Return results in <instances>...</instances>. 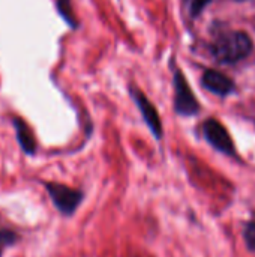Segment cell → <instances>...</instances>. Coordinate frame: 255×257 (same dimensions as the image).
Wrapping results in <instances>:
<instances>
[{"label": "cell", "instance_id": "obj_11", "mask_svg": "<svg viewBox=\"0 0 255 257\" xmlns=\"http://www.w3.org/2000/svg\"><path fill=\"white\" fill-rule=\"evenodd\" d=\"M245 239H246V244L249 248L255 250V223H251L246 226V230H245Z\"/></svg>", "mask_w": 255, "mask_h": 257}, {"label": "cell", "instance_id": "obj_7", "mask_svg": "<svg viewBox=\"0 0 255 257\" xmlns=\"http://www.w3.org/2000/svg\"><path fill=\"white\" fill-rule=\"evenodd\" d=\"M14 126H15V133H17V140H18L23 152L27 155H33L36 152V140H35L33 133L29 128V125L24 120L17 117V119H14Z\"/></svg>", "mask_w": 255, "mask_h": 257}, {"label": "cell", "instance_id": "obj_6", "mask_svg": "<svg viewBox=\"0 0 255 257\" xmlns=\"http://www.w3.org/2000/svg\"><path fill=\"white\" fill-rule=\"evenodd\" d=\"M203 86L210 90L212 93L215 95H219V96H227L230 93L234 92V83L230 77H227L225 74L219 72V71H215V69H207L204 74H203Z\"/></svg>", "mask_w": 255, "mask_h": 257}, {"label": "cell", "instance_id": "obj_2", "mask_svg": "<svg viewBox=\"0 0 255 257\" xmlns=\"http://www.w3.org/2000/svg\"><path fill=\"white\" fill-rule=\"evenodd\" d=\"M45 190L50 194L54 206L57 208V211L65 217L74 215V212L77 211V208L81 205V202L84 199L83 191L66 187L63 184L45 182Z\"/></svg>", "mask_w": 255, "mask_h": 257}, {"label": "cell", "instance_id": "obj_3", "mask_svg": "<svg viewBox=\"0 0 255 257\" xmlns=\"http://www.w3.org/2000/svg\"><path fill=\"white\" fill-rule=\"evenodd\" d=\"M174 108L180 116H194L200 111V104L180 69L174 71Z\"/></svg>", "mask_w": 255, "mask_h": 257}, {"label": "cell", "instance_id": "obj_1", "mask_svg": "<svg viewBox=\"0 0 255 257\" xmlns=\"http://www.w3.org/2000/svg\"><path fill=\"white\" fill-rule=\"evenodd\" d=\"M212 54L219 63H236L252 50V41L245 32H227L212 44Z\"/></svg>", "mask_w": 255, "mask_h": 257}, {"label": "cell", "instance_id": "obj_9", "mask_svg": "<svg viewBox=\"0 0 255 257\" xmlns=\"http://www.w3.org/2000/svg\"><path fill=\"white\" fill-rule=\"evenodd\" d=\"M18 241H20L18 233H15L14 230H9L6 227H0V257L3 256V253L6 251L8 247H12Z\"/></svg>", "mask_w": 255, "mask_h": 257}, {"label": "cell", "instance_id": "obj_5", "mask_svg": "<svg viewBox=\"0 0 255 257\" xmlns=\"http://www.w3.org/2000/svg\"><path fill=\"white\" fill-rule=\"evenodd\" d=\"M129 92H131V96L135 101V104H137V107H138V110H140V113H141V116H143V119L146 122V125L152 131L155 139L161 140V137H162V123H161V117H159L155 105L147 99V96L140 89L131 86Z\"/></svg>", "mask_w": 255, "mask_h": 257}, {"label": "cell", "instance_id": "obj_8", "mask_svg": "<svg viewBox=\"0 0 255 257\" xmlns=\"http://www.w3.org/2000/svg\"><path fill=\"white\" fill-rule=\"evenodd\" d=\"M57 9L60 17L71 26V27H77V18L74 15V9L71 5V0H57Z\"/></svg>", "mask_w": 255, "mask_h": 257}, {"label": "cell", "instance_id": "obj_4", "mask_svg": "<svg viewBox=\"0 0 255 257\" xmlns=\"http://www.w3.org/2000/svg\"><path fill=\"white\" fill-rule=\"evenodd\" d=\"M203 133H204L206 140L216 151H219L225 155H231V157L236 154L234 145H233V140H231L228 131L216 119H207L203 125Z\"/></svg>", "mask_w": 255, "mask_h": 257}, {"label": "cell", "instance_id": "obj_10", "mask_svg": "<svg viewBox=\"0 0 255 257\" xmlns=\"http://www.w3.org/2000/svg\"><path fill=\"white\" fill-rule=\"evenodd\" d=\"M212 0H192V3H191V15L192 17H198L201 12H203V9L210 3Z\"/></svg>", "mask_w": 255, "mask_h": 257}]
</instances>
